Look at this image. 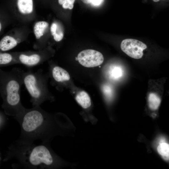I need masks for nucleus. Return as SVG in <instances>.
<instances>
[{"instance_id":"1","label":"nucleus","mask_w":169,"mask_h":169,"mask_svg":"<svg viewBox=\"0 0 169 169\" xmlns=\"http://www.w3.org/2000/svg\"><path fill=\"white\" fill-rule=\"evenodd\" d=\"M24 71L17 67L9 71H5L0 68V94L8 108L17 109L20 105Z\"/></svg>"},{"instance_id":"2","label":"nucleus","mask_w":169,"mask_h":169,"mask_svg":"<svg viewBox=\"0 0 169 169\" xmlns=\"http://www.w3.org/2000/svg\"><path fill=\"white\" fill-rule=\"evenodd\" d=\"M46 79L41 69L35 72L30 70L23 72V84L34 104H39L47 96Z\"/></svg>"},{"instance_id":"3","label":"nucleus","mask_w":169,"mask_h":169,"mask_svg":"<svg viewBox=\"0 0 169 169\" xmlns=\"http://www.w3.org/2000/svg\"><path fill=\"white\" fill-rule=\"evenodd\" d=\"M146 45L141 41L131 38L123 40L120 44L122 50L129 57L140 59L143 56V51L146 49Z\"/></svg>"},{"instance_id":"4","label":"nucleus","mask_w":169,"mask_h":169,"mask_svg":"<svg viewBox=\"0 0 169 169\" xmlns=\"http://www.w3.org/2000/svg\"><path fill=\"white\" fill-rule=\"evenodd\" d=\"M77 59L84 67L91 68L98 66L103 62L104 59L100 52L91 49L83 50L78 54Z\"/></svg>"},{"instance_id":"5","label":"nucleus","mask_w":169,"mask_h":169,"mask_svg":"<svg viewBox=\"0 0 169 169\" xmlns=\"http://www.w3.org/2000/svg\"><path fill=\"white\" fill-rule=\"evenodd\" d=\"M29 160L33 165L43 163L47 165H51L53 162V157L49 150L43 145L34 147L30 154Z\"/></svg>"},{"instance_id":"6","label":"nucleus","mask_w":169,"mask_h":169,"mask_svg":"<svg viewBox=\"0 0 169 169\" xmlns=\"http://www.w3.org/2000/svg\"><path fill=\"white\" fill-rule=\"evenodd\" d=\"M44 121L42 113L37 109L30 110L24 116L22 127L26 131L31 132L40 126Z\"/></svg>"},{"instance_id":"7","label":"nucleus","mask_w":169,"mask_h":169,"mask_svg":"<svg viewBox=\"0 0 169 169\" xmlns=\"http://www.w3.org/2000/svg\"><path fill=\"white\" fill-rule=\"evenodd\" d=\"M18 64L28 67L39 65L44 60L42 54L39 52L20 53L15 54Z\"/></svg>"},{"instance_id":"8","label":"nucleus","mask_w":169,"mask_h":169,"mask_svg":"<svg viewBox=\"0 0 169 169\" xmlns=\"http://www.w3.org/2000/svg\"><path fill=\"white\" fill-rule=\"evenodd\" d=\"M51 74L54 81L57 83L68 80L70 78L69 73L64 69L58 66H52Z\"/></svg>"},{"instance_id":"9","label":"nucleus","mask_w":169,"mask_h":169,"mask_svg":"<svg viewBox=\"0 0 169 169\" xmlns=\"http://www.w3.org/2000/svg\"><path fill=\"white\" fill-rule=\"evenodd\" d=\"M18 44L17 41L9 35L3 37L0 41V52H5L11 50Z\"/></svg>"},{"instance_id":"10","label":"nucleus","mask_w":169,"mask_h":169,"mask_svg":"<svg viewBox=\"0 0 169 169\" xmlns=\"http://www.w3.org/2000/svg\"><path fill=\"white\" fill-rule=\"evenodd\" d=\"M17 64L15 54L0 52V68Z\"/></svg>"},{"instance_id":"11","label":"nucleus","mask_w":169,"mask_h":169,"mask_svg":"<svg viewBox=\"0 0 169 169\" xmlns=\"http://www.w3.org/2000/svg\"><path fill=\"white\" fill-rule=\"evenodd\" d=\"M17 6L19 11L23 14H28L33 12V0H18Z\"/></svg>"},{"instance_id":"12","label":"nucleus","mask_w":169,"mask_h":169,"mask_svg":"<svg viewBox=\"0 0 169 169\" xmlns=\"http://www.w3.org/2000/svg\"><path fill=\"white\" fill-rule=\"evenodd\" d=\"M75 99L77 102L84 109H87L91 105L90 98L88 94L84 91H81L78 93Z\"/></svg>"},{"instance_id":"13","label":"nucleus","mask_w":169,"mask_h":169,"mask_svg":"<svg viewBox=\"0 0 169 169\" xmlns=\"http://www.w3.org/2000/svg\"><path fill=\"white\" fill-rule=\"evenodd\" d=\"M48 26V23L44 21H39L35 24L33 28V31L37 39L40 38L43 35Z\"/></svg>"},{"instance_id":"14","label":"nucleus","mask_w":169,"mask_h":169,"mask_svg":"<svg viewBox=\"0 0 169 169\" xmlns=\"http://www.w3.org/2000/svg\"><path fill=\"white\" fill-rule=\"evenodd\" d=\"M122 68L118 65H112L110 66L107 71L109 78L113 80H117L123 75Z\"/></svg>"},{"instance_id":"15","label":"nucleus","mask_w":169,"mask_h":169,"mask_svg":"<svg viewBox=\"0 0 169 169\" xmlns=\"http://www.w3.org/2000/svg\"><path fill=\"white\" fill-rule=\"evenodd\" d=\"M50 32L54 40L57 42L61 40L64 37V33L59 25L53 23L50 27Z\"/></svg>"},{"instance_id":"16","label":"nucleus","mask_w":169,"mask_h":169,"mask_svg":"<svg viewBox=\"0 0 169 169\" xmlns=\"http://www.w3.org/2000/svg\"><path fill=\"white\" fill-rule=\"evenodd\" d=\"M161 99L159 97L156 93H150L148 97V105L152 110H157L160 105Z\"/></svg>"},{"instance_id":"17","label":"nucleus","mask_w":169,"mask_h":169,"mask_svg":"<svg viewBox=\"0 0 169 169\" xmlns=\"http://www.w3.org/2000/svg\"><path fill=\"white\" fill-rule=\"evenodd\" d=\"M158 153L166 160H168L169 156V145L164 142H161L157 148Z\"/></svg>"},{"instance_id":"18","label":"nucleus","mask_w":169,"mask_h":169,"mask_svg":"<svg viewBox=\"0 0 169 169\" xmlns=\"http://www.w3.org/2000/svg\"><path fill=\"white\" fill-rule=\"evenodd\" d=\"M75 0H58L59 4L65 9H72L74 7V3Z\"/></svg>"},{"instance_id":"19","label":"nucleus","mask_w":169,"mask_h":169,"mask_svg":"<svg viewBox=\"0 0 169 169\" xmlns=\"http://www.w3.org/2000/svg\"><path fill=\"white\" fill-rule=\"evenodd\" d=\"M102 90L105 97L110 99L112 96L113 91L112 88L108 84H105L102 87Z\"/></svg>"},{"instance_id":"20","label":"nucleus","mask_w":169,"mask_h":169,"mask_svg":"<svg viewBox=\"0 0 169 169\" xmlns=\"http://www.w3.org/2000/svg\"><path fill=\"white\" fill-rule=\"evenodd\" d=\"M102 0H90L91 3L95 5H98L101 2Z\"/></svg>"},{"instance_id":"21","label":"nucleus","mask_w":169,"mask_h":169,"mask_svg":"<svg viewBox=\"0 0 169 169\" xmlns=\"http://www.w3.org/2000/svg\"><path fill=\"white\" fill-rule=\"evenodd\" d=\"M3 24L2 18H0V33L1 32L3 28Z\"/></svg>"},{"instance_id":"22","label":"nucleus","mask_w":169,"mask_h":169,"mask_svg":"<svg viewBox=\"0 0 169 169\" xmlns=\"http://www.w3.org/2000/svg\"><path fill=\"white\" fill-rule=\"evenodd\" d=\"M82 2L85 4H89L91 3L90 0H81Z\"/></svg>"},{"instance_id":"23","label":"nucleus","mask_w":169,"mask_h":169,"mask_svg":"<svg viewBox=\"0 0 169 169\" xmlns=\"http://www.w3.org/2000/svg\"><path fill=\"white\" fill-rule=\"evenodd\" d=\"M153 1L155 2H158L160 0H152Z\"/></svg>"}]
</instances>
